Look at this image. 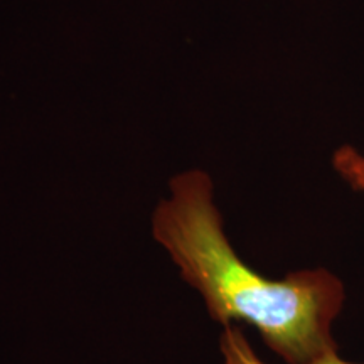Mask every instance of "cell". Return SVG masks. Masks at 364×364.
<instances>
[{"label": "cell", "instance_id": "2", "mask_svg": "<svg viewBox=\"0 0 364 364\" xmlns=\"http://www.w3.org/2000/svg\"><path fill=\"white\" fill-rule=\"evenodd\" d=\"M221 354L223 364H265L253 351L248 339L245 338L243 331L236 326H226L221 334ZM312 364H364V363H349L341 359L339 354L329 356Z\"/></svg>", "mask_w": 364, "mask_h": 364}, {"label": "cell", "instance_id": "1", "mask_svg": "<svg viewBox=\"0 0 364 364\" xmlns=\"http://www.w3.org/2000/svg\"><path fill=\"white\" fill-rule=\"evenodd\" d=\"M171 186V199L154 215V236L182 279L203 295L209 316L225 327L253 326L287 364H312L339 354L332 334L346 300L339 277L316 268L290 272L284 280L267 279L231 247L204 172H186Z\"/></svg>", "mask_w": 364, "mask_h": 364}]
</instances>
